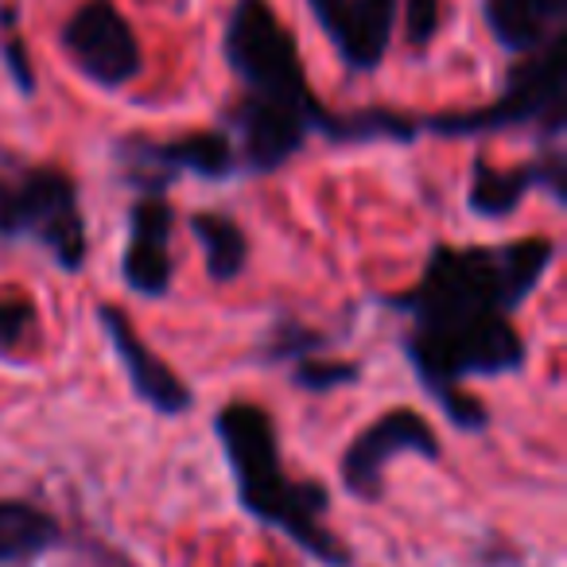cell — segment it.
Here are the masks:
<instances>
[{
    "mask_svg": "<svg viewBox=\"0 0 567 567\" xmlns=\"http://www.w3.org/2000/svg\"><path fill=\"white\" fill-rule=\"evenodd\" d=\"M35 303L28 296H0V358L20 354L35 334Z\"/></svg>",
    "mask_w": 567,
    "mask_h": 567,
    "instance_id": "18",
    "label": "cell"
},
{
    "mask_svg": "<svg viewBox=\"0 0 567 567\" xmlns=\"http://www.w3.org/2000/svg\"><path fill=\"white\" fill-rule=\"evenodd\" d=\"M20 237L40 241L63 272H82L90 245L71 175L55 167H32L17 179H0V241Z\"/></svg>",
    "mask_w": 567,
    "mask_h": 567,
    "instance_id": "4",
    "label": "cell"
},
{
    "mask_svg": "<svg viewBox=\"0 0 567 567\" xmlns=\"http://www.w3.org/2000/svg\"><path fill=\"white\" fill-rule=\"evenodd\" d=\"M316 133H323L331 144H370V141L409 144L420 136V121L393 110H354V113L323 110L316 121Z\"/></svg>",
    "mask_w": 567,
    "mask_h": 567,
    "instance_id": "15",
    "label": "cell"
},
{
    "mask_svg": "<svg viewBox=\"0 0 567 567\" xmlns=\"http://www.w3.org/2000/svg\"><path fill=\"white\" fill-rule=\"evenodd\" d=\"M0 55H4V71H9V79L17 82L20 94H32L35 90V74H32V63H28V48L20 35H4V43H0Z\"/></svg>",
    "mask_w": 567,
    "mask_h": 567,
    "instance_id": "21",
    "label": "cell"
},
{
    "mask_svg": "<svg viewBox=\"0 0 567 567\" xmlns=\"http://www.w3.org/2000/svg\"><path fill=\"white\" fill-rule=\"evenodd\" d=\"M121 159L128 167V183L144 195H164L179 172H190L198 179H229L237 167L234 141L226 133H190L179 141H121Z\"/></svg>",
    "mask_w": 567,
    "mask_h": 567,
    "instance_id": "6",
    "label": "cell"
},
{
    "mask_svg": "<svg viewBox=\"0 0 567 567\" xmlns=\"http://www.w3.org/2000/svg\"><path fill=\"white\" fill-rule=\"evenodd\" d=\"M221 55H226L234 79L241 82L245 97L292 105V110L308 113L311 128H316L323 105L308 90L300 43L280 24L268 0H237L226 20V35H221Z\"/></svg>",
    "mask_w": 567,
    "mask_h": 567,
    "instance_id": "2",
    "label": "cell"
},
{
    "mask_svg": "<svg viewBox=\"0 0 567 567\" xmlns=\"http://www.w3.org/2000/svg\"><path fill=\"white\" fill-rule=\"evenodd\" d=\"M229 128L237 136V156L249 172L268 175L280 172L296 152L303 148L311 133V117L292 105L260 102V97H245L229 110Z\"/></svg>",
    "mask_w": 567,
    "mask_h": 567,
    "instance_id": "10",
    "label": "cell"
},
{
    "mask_svg": "<svg viewBox=\"0 0 567 567\" xmlns=\"http://www.w3.org/2000/svg\"><path fill=\"white\" fill-rule=\"evenodd\" d=\"M443 28V0H404V40L424 51Z\"/></svg>",
    "mask_w": 567,
    "mask_h": 567,
    "instance_id": "20",
    "label": "cell"
},
{
    "mask_svg": "<svg viewBox=\"0 0 567 567\" xmlns=\"http://www.w3.org/2000/svg\"><path fill=\"white\" fill-rule=\"evenodd\" d=\"M564 32H556L540 51L525 55L505 79V90L494 105L471 113H440L420 128L435 136H478L497 128H536L544 141H559L564 133Z\"/></svg>",
    "mask_w": 567,
    "mask_h": 567,
    "instance_id": "3",
    "label": "cell"
},
{
    "mask_svg": "<svg viewBox=\"0 0 567 567\" xmlns=\"http://www.w3.org/2000/svg\"><path fill=\"white\" fill-rule=\"evenodd\" d=\"M59 43L97 90H121L141 74V40L113 0H86L63 24Z\"/></svg>",
    "mask_w": 567,
    "mask_h": 567,
    "instance_id": "5",
    "label": "cell"
},
{
    "mask_svg": "<svg viewBox=\"0 0 567 567\" xmlns=\"http://www.w3.org/2000/svg\"><path fill=\"white\" fill-rule=\"evenodd\" d=\"M187 229H190V237L203 245L206 272H210L214 284H226L241 276L245 260H249V241H245L241 226H237L229 214L198 210V214H190Z\"/></svg>",
    "mask_w": 567,
    "mask_h": 567,
    "instance_id": "14",
    "label": "cell"
},
{
    "mask_svg": "<svg viewBox=\"0 0 567 567\" xmlns=\"http://www.w3.org/2000/svg\"><path fill=\"white\" fill-rule=\"evenodd\" d=\"M358 378H362V365L354 362H323V358L292 362V381L308 393H331L339 385H354Z\"/></svg>",
    "mask_w": 567,
    "mask_h": 567,
    "instance_id": "19",
    "label": "cell"
},
{
    "mask_svg": "<svg viewBox=\"0 0 567 567\" xmlns=\"http://www.w3.org/2000/svg\"><path fill=\"white\" fill-rule=\"evenodd\" d=\"M323 334L311 331V327H300L296 319H280L272 331L265 334V347H260V362L280 365V362H300V358H311L316 350H323Z\"/></svg>",
    "mask_w": 567,
    "mask_h": 567,
    "instance_id": "17",
    "label": "cell"
},
{
    "mask_svg": "<svg viewBox=\"0 0 567 567\" xmlns=\"http://www.w3.org/2000/svg\"><path fill=\"white\" fill-rule=\"evenodd\" d=\"M412 451V455L440 458V440H435L432 424L412 409H393L381 420H373L342 455V486L362 502L381 497V474H385L389 458Z\"/></svg>",
    "mask_w": 567,
    "mask_h": 567,
    "instance_id": "7",
    "label": "cell"
},
{
    "mask_svg": "<svg viewBox=\"0 0 567 567\" xmlns=\"http://www.w3.org/2000/svg\"><path fill=\"white\" fill-rule=\"evenodd\" d=\"M214 432L226 447L241 502L252 517L284 528L311 556L327 559V564H347V551L319 525V513L327 509V489L316 482H288L280 474L276 432L268 412H260L257 404H226L214 416Z\"/></svg>",
    "mask_w": 567,
    "mask_h": 567,
    "instance_id": "1",
    "label": "cell"
},
{
    "mask_svg": "<svg viewBox=\"0 0 567 567\" xmlns=\"http://www.w3.org/2000/svg\"><path fill=\"white\" fill-rule=\"evenodd\" d=\"M175 210L164 195H144L128 210V245L121 252V280L128 292L144 300H164L172 292L175 257H172Z\"/></svg>",
    "mask_w": 567,
    "mask_h": 567,
    "instance_id": "9",
    "label": "cell"
},
{
    "mask_svg": "<svg viewBox=\"0 0 567 567\" xmlns=\"http://www.w3.org/2000/svg\"><path fill=\"white\" fill-rule=\"evenodd\" d=\"M308 9L334 43L347 71L370 74L393 43L401 0H308Z\"/></svg>",
    "mask_w": 567,
    "mask_h": 567,
    "instance_id": "8",
    "label": "cell"
},
{
    "mask_svg": "<svg viewBox=\"0 0 567 567\" xmlns=\"http://www.w3.org/2000/svg\"><path fill=\"white\" fill-rule=\"evenodd\" d=\"M59 536L55 520L48 513L32 509L24 502H0V564L24 559L51 548Z\"/></svg>",
    "mask_w": 567,
    "mask_h": 567,
    "instance_id": "16",
    "label": "cell"
},
{
    "mask_svg": "<svg viewBox=\"0 0 567 567\" xmlns=\"http://www.w3.org/2000/svg\"><path fill=\"white\" fill-rule=\"evenodd\" d=\"M533 187H548L556 203H564V152L548 148L544 159L525 167H494L478 159L471 172V190H466V206L478 218H509L520 206V198Z\"/></svg>",
    "mask_w": 567,
    "mask_h": 567,
    "instance_id": "12",
    "label": "cell"
},
{
    "mask_svg": "<svg viewBox=\"0 0 567 567\" xmlns=\"http://www.w3.org/2000/svg\"><path fill=\"white\" fill-rule=\"evenodd\" d=\"M97 323H102L113 354L125 365L133 393L141 396L144 404H152V409L164 412V416H179V412H187L190 404H195V396H190V389L179 381V373H175L164 358L144 347L133 319H128L117 303H102V308H97Z\"/></svg>",
    "mask_w": 567,
    "mask_h": 567,
    "instance_id": "11",
    "label": "cell"
},
{
    "mask_svg": "<svg viewBox=\"0 0 567 567\" xmlns=\"http://www.w3.org/2000/svg\"><path fill=\"white\" fill-rule=\"evenodd\" d=\"M489 35L509 55H533L559 32L567 0H482Z\"/></svg>",
    "mask_w": 567,
    "mask_h": 567,
    "instance_id": "13",
    "label": "cell"
}]
</instances>
